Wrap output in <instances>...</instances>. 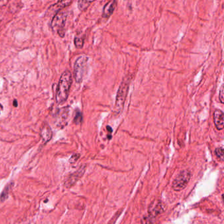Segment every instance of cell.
Masks as SVG:
<instances>
[{
  "label": "cell",
  "instance_id": "7",
  "mask_svg": "<svg viewBox=\"0 0 224 224\" xmlns=\"http://www.w3.org/2000/svg\"><path fill=\"white\" fill-rule=\"evenodd\" d=\"M213 119L215 126L218 130H221L224 127V115L219 109H216L213 114Z\"/></svg>",
  "mask_w": 224,
  "mask_h": 224
},
{
  "label": "cell",
  "instance_id": "8",
  "mask_svg": "<svg viewBox=\"0 0 224 224\" xmlns=\"http://www.w3.org/2000/svg\"><path fill=\"white\" fill-rule=\"evenodd\" d=\"M163 211V207L162 206V203L160 202H154L149 208V215L153 219H155L156 217L160 214Z\"/></svg>",
  "mask_w": 224,
  "mask_h": 224
},
{
  "label": "cell",
  "instance_id": "6",
  "mask_svg": "<svg viewBox=\"0 0 224 224\" xmlns=\"http://www.w3.org/2000/svg\"><path fill=\"white\" fill-rule=\"evenodd\" d=\"M69 107H67L62 108L61 111L59 112V115L57 116V125L58 127L63 128L67 124L68 116H69Z\"/></svg>",
  "mask_w": 224,
  "mask_h": 224
},
{
  "label": "cell",
  "instance_id": "15",
  "mask_svg": "<svg viewBox=\"0 0 224 224\" xmlns=\"http://www.w3.org/2000/svg\"><path fill=\"white\" fill-rule=\"evenodd\" d=\"M83 40L82 38L76 37L74 38V44L76 47L82 48L83 46Z\"/></svg>",
  "mask_w": 224,
  "mask_h": 224
},
{
  "label": "cell",
  "instance_id": "19",
  "mask_svg": "<svg viewBox=\"0 0 224 224\" xmlns=\"http://www.w3.org/2000/svg\"><path fill=\"white\" fill-rule=\"evenodd\" d=\"M80 157V155L79 154H74V155H73L72 156V157L71 158V159H70V162L73 163H75L76 161L78 159V158Z\"/></svg>",
  "mask_w": 224,
  "mask_h": 224
},
{
  "label": "cell",
  "instance_id": "2",
  "mask_svg": "<svg viewBox=\"0 0 224 224\" xmlns=\"http://www.w3.org/2000/svg\"><path fill=\"white\" fill-rule=\"evenodd\" d=\"M129 86L130 83L128 80H124L118 88L114 107V113L115 115H120L124 109L125 99H126L129 91Z\"/></svg>",
  "mask_w": 224,
  "mask_h": 224
},
{
  "label": "cell",
  "instance_id": "18",
  "mask_svg": "<svg viewBox=\"0 0 224 224\" xmlns=\"http://www.w3.org/2000/svg\"><path fill=\"white\" fill-rule=\"evenodd\" d=\"M219 99L221 103H224V88L223 85H221L219 92Z\"/></svg>",
  "mask_w": 224,
  "mask_h": 224
},
{
  "label": "cell",
  "instance_id": "4",
  "mask_svg": "<svg viewBox=\"0 0 224 224\" xmlns=\"http://www.w3.org/2000/svg\"><path fill=\"white\" fill-rule=\"evenodd\" d=\"M67 15L65 11H60L57 13L54 16L51 26L55 32H57L61 37L65 36V26Z\"/></svg>",
  "mask_w": 224,
  "mask_h": 224
},
{
  "label": "cell",
  "instance_id": "13",
  "mask_svg": "<svg viewBox=\"0 0 224 224\" xmlns=\"http://www.w3.org/2000/svg\"><path fill=\"white\" fill-rule=\"evenodd\" d=\"M92 3H93L92 1H78V8L81 11H84L88 8L89 5Z\"/></svg>",
  "mask_w": 224,
  "mask_h": 224
},
{
  "label": "cell",
  "instance_id": "22",
  "mask_svg": "<svg viewBox=\"0 0 224 224\" xmlns=\"http://www.w3.org/2000/svg\"><path fill=\"white\" fill-rule=\"evenodd\" d=\"M3 109V107L1 104H0V113H1V110Z\"/></svg>",
  "mask_w": 224,
  "mask_h": 224
},
{
  "label": "cell",
  "instance_id": "5",
  "mask_svg": "<svg viewBox=\"0 0 224 224\" xmlns=\"http://www.w3.org/2000/svg\"><path fill=\"white\" fill-rule=\"evenodd\" d=\"M191 178V173L189 170L181 171L173 181L172 189L176 191L184 189Z\"/></svg>",
  "mask_w": 224,
  "mask_h": 224
},
{
  "label": "cell",
  "instance_id": "3",
  "mask_svg": "<svg viewBox=\"0 0 224 224\" xmlns=\"http://www.w3.org/2000/svg\"><path fill=\"white\" fill-rule=\"evenodd\" d=\"M88 57L86 56H80L76 59L74 66V78L77 83H80L83 80L88 67Z\"/></svg>",
  "mask_w": 224,
  "mask_h": 224
},
{
  "label": "cell",
  "instance_id": "9",
  "mask_svg": "<svg viewBox=\"0 0 224 224\" xmlns=\"http://www.w3.org/2000/svg\"><path fill=\"white\" fill-rule=\"evenodd\" d=\"M84 172H85L84 168L82 167L81 168L79 169L78 171L71 175L66 181V186H67V187H70L71 186H72L74 184L76 183V181L82 176Z\"/></svg>",
  "mask_w": 224,
  "mask_h": 224
},
{
  "label": "cell",
  "instance_id": "16",
  "mask_svg": "<svg viewBox=\"0 0 224 224\" xmlns=\"http://www.w3.org/2000/svg\"><path fill=\"white\" fill-rule=\"evenodd\" d=\"M215 154H216V155L221 160H223L224 153H223V148L222 147H221L217 148L215 150Z\"/></svg>",
  "mask_w": 224,
  "mask_h": 224
},
{
  "label": "cell",
  "instance_id": "21",
  "mask_svg": "<svg viewBox=\"0 0 224 224\" xmlns=\"http://www.w3.org/2000/svg\"><path fill=\"white\" fill-rule=\"evenodd\" d=\"M107 129L108 130V131L109 130V132H110V133L113 131V130H112V128L110 126H109V125H108V126H107Z\"/></svg>",
  "mask_w": 224,
  "mask_h": 224
},
{
  "label": "cell",
  "instance_id": "20",
  "mask_svg": "<svg viewBox=\"0 0 224 224\" xmlns=\"http://www.w3.org/2000/svg\"><path fill=\"white\" fill-rule=\"evenodd\" d=\"M17 100H15V101H14V102H13V105H14V107H17L18 105H17Z\"/></svg>",
  "mask_w": 224,
  "mask_h": 224
},
{
  "label": "cell",
  "instance_id": "11",
  "mask_svg": "<svg viewBox=\"0 0 224 224\" xmlns=\"http://www.w3.org/2000/svg\"><path fill=\"white\" fill-rule=\"evenodd\" d=\"M40 134H41V138H42L43 141L45 143H47L50 141V140L51 139L52 135H53L52 130H51V128L50 127V125L47 124L44 125L42 128H41V129Z\"/></svg>",
  "mask_w": 224,
  "mask_h": 224
},
{
  "label": "cell",
  "instance_id": "10",
  "mask_svg": "<svg viewBox=\"0 0 224 224\" xmlns=\"http://www.w3.org/2000/svg\"><path fill=\"white\" fill-rule=\"evenodd\" d=\"M117 2L116 1H110L107 2L104 5L103 10V17L104 18H109L113 13Z\"/></svg>",
  "mask_w": 224,
  "mask_h": 224
},
{
  "label": "cell",
  "instance_id": "12",
  "mask_svg": "<svg viewBox=\"0 0 224 224\" xmlns=\"http://www.w3.org/2000/svg\"><path fill=\"white\" fill-rule=\"evenodd\" d=\"M11 184L7 185L5 187V188L4 189V190L3 191V192L1 195V197H0V200H1L2 202H3L4 200H5L7 199H8L9 192L11 189Z\"/></svg>",
  "mask_w": 224,
  "mask_h": 224
},
{
  "label": "cell",
  "instance_id": "1",
  "mask_svg": "<svg viewBox=\"0 0 224 224\" xmlns=\"http://www.w3.org/2000/svg\"><path fill=\"white\" fill-rule=\"evenodd\" d=\"M72 82V74L69 71H66L62 74L56 93V101L58 103H62L66 101L68 97L69 91Z\"/></svg>",
  "mask_w": 224,
  "mask_h": 224
},
{
  "label": "cell",
  "instance_id": "17",
  "mask_svg": "<svg viewBox=\"0 0 224 224\" xmlns=\"http://www.w3.org/2000/svg\"><path fill=\"white\" fill-rule=\"evenodd\" d=\"M154 220H155V219H153L149 216H145L141 220V223L142 224H151L153 223Z\"/></svg>",
  "mask_w": 224,
  "mask_h": 224
},
{
  "label": "cell",
  "instance_id": "14",
  "mask_svg": "<svg viewBox=\"0 0 224 224\" xmlns=\"http://www.w3.org/2000/svg\"><path fill=\"white\" fill-rule=\"evenodd\" d=\"M82 114L80 110H76L75 112V116L74 118V122L76 124H80L82 121Z\"/></svg>",
  "mask_w": 224,
  "mask_h": 224
}]
</instances>
